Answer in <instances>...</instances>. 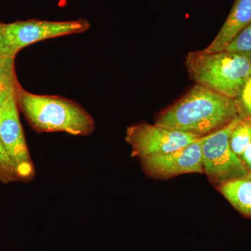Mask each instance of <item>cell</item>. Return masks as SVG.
<instances>
[{
    "instance_id": "6da1fadb",
    "label": "cell",
    "mask_w": 251,
    "mask_h": 251,
    "mask_svg": "<svg viewBox=\"0 0 251 251\" xmlns=\"http://www.w3.org/2000/svg\"><path fill=\"white\" fill-rule=\"evenodd\" d=\"M239 117L236 99L196 84L177 101L161 112L155 124L204 137L224 128Z\"/></svg>"
},
{
    "instance_id": "7a4b0ae2",
    "label": "cell",
    "mask_w": 251,
    "mask_h": 251,
    "mask_svg": "<svg viewBox=\"0 0 251 251\" xmlns=\"http://www.w3.org/2000/svg\"><path fill=\"white\" fill-rule=\"evenodd\" d=\"M16 100L19 110L37 133L64 132L76 136H88L95 130L92 115L70 99L31 93L21 87Z\"/></svg>"
},
{
    "instance_id": "3957f363",
    "label": "cell",
    "mask_w": 251,
    "mask_h": 251,
    "mask_svg": "<svg viewBox=\"0 0 251 251\" xmlns=\"http://www.w3.org/2000/svg\"><path fill=\"white\" fill-rule=\"evenodd\" d=\"M185 66L196 84L234 99L251 78V59L226 50L211 53L193 51L186 56Z\"/></svg>"
},
{
    "instance_id": "277c9868",
    "label": "cell",
    "mask_w": 251,
    "mask_h": 251,
    "mask_svg": "<svg viewBox=\"0 0 251 251\" xmlns=\"http://www.w3.org/2000/svg\"><path fill=\"white\" fill-rule=\"evenodd\" d=\"M242 117H239L224 128L207 135L202 145L204 173L216 186L229 180L246 176L248 171L239 156L232 151L229 135Z\"/></svg>"
},
{
    "instance_id": "5b68a950",
    "label": "cell",
    "mask_w": 251,
    "mask_h": 251,
    "mask_svg": "<svg viewBox=\"0 0 251 251\" xmlns=\"http://www.w3.org/2000/svg\"><path fill=\"white\" fill-rule=\"evenodd\" d=\"M90 23L85 19L72 21H47L40 20L0 23V29L8 44L18 54L20 50L39 41L88 30Z\"/></svg>"
},
{
    "instance_id": "8992f818",
    "label": "cell",
    "mask_w": 251,
    "mask_h": 251,
    "mask_svg": "<svg viewBox=\"0 0 251 251\" xmlns=\"http://www.w3.org/2000/svg\"><path fill=\"white\" fill-rule=\"evenodd\" d=\"M201 138L156 124L141 123L127 127L125 140L131 147L132 156L140 160L176 151Z\"/></svg>"
},
{
    "instance_id": "52a82bcc",
    "label": "cell",
    "mask_w": 251,
    "mask_h": 251,
    "mask_svg": "<svg viewBox=\"0 0 251 251\" xmlns=\"http://www.w3.org/2000/svg\"><path fill=\"white\" fill-rule=\"evenodd\" d=\"M16 94L0 105V139L12 160L20 181L29 182L36 172L19 117Z\"/></svg>"
},
{
    "instance_id": "ba28073f",
    "label": "cell",
    "mask_w": 251,
    "mask_h": 251,
    "mask_svg": "<svg viewBox=\"0 0 251 251\" xmlns=\"http://www.w3.org/2000/svg\"><path fill=\"white\" fill-rule=\"evenodd\" d=\"M206 136L176 151L142 158L144 173L155 179H169L187 173L202 174V145Z\"/></svg>"
},
{
    "instance_id": "9c48e42d",
    "label": "cell",
    "mask_w": 251,
    "mask_h": 251,
    "mask_svg": "<svg viewBox=\"0 0 251 251\" xmlns=\"http://www.w3.org/2000/svg\"><path fill=\"white\" fill-rule=\"evenodd\" d=\"M251 23V0H235L226 22L210 45L203 52H220Z\"/></svg>"
},
{
    "instance_id": "30bf717a",
    "label": "cell",
    "mask_w": 251,
    "mask_h": 251,
    "mask_svg": "<svg viewBox=\"0 0 251 251\" xmlns=\"http://www.w3.org/2000/svg\"><path fill=\"white\" fill-rule=\"evenodd\" d=\"M234 209L251 219V174L229 180L216 186Z\"/></svg>"
},
{
    "instance_id": "8fae6325",
    "label": "cell",
    "mask_w": 251,
    "mask_h": 251,
    "mask_svg": "<svg viewBox=\"0 0 251 251\" xmlns=\"http://www.w3.org/2000/svg\"><path fill=\"white\" fill-rule=\"evenodd\" d=\"M16 57H0V105L22 87L16 75Z\"/></svg>"
},
{
    "instance_id": "7c38bea8",
    "label": "cell",
    "mask_w": 251,
    "mask_h": 251,
    "mask_svg": "<svg viewBox=\"0 0 251 251\" xmlns=\"http://www.w3.org/2000/svg\"><path fill=\"white\" fill-rule=\"evenodd\" d=\"M229 145L237 156L251 143V117H242L234 127L229 138Z\"/></svg>"
},
{
    "instance_id": "4fadbf2b",
    "label": "cell",
    "mask_w": 251,
    "mask_h": 251,
    "mask_svg": "<svg viewBox=\"0 0 251 251\" xmlns=\"http://www.w3.org/2000/svg\"><path fill=\"white\" fill-rule=\"evenodd\" d=\"M14 181H20L16 167L0 139V183L9 184Z\"/></svg>"
},
{
    "instance_id": "5bb4252c",
    "label": "cell",
    "mask_w": 251,
    "mask_h": 251,
    "mask_svg": "<svg viewBox=\"0 0 251 251\" xmlns=\"http://www.w3.org/2000/svg\"><path fill=\"white\" fill-rule=\"evenodd\" d=\"M225 50L242 54L251 59V23L243 29Z\"/></svg>"
},
{
    "instance_id": "9a60e30c",
    "label": "cell",
    "mask_w": 251,
    "mask_h": 251,
    "mask_svg": "<svg viewBox=\"0 0 251 251\" xmlns=\"http://www.w3.org/2000/svg\"><path fill=\"white\" fill-rule=\"evenodd\" d=\"M237 100L241 117H251V78L248 80Z\"/></svg>"
},
{
    "instance_id": "2e32d148",
    "label": "cell",
    "mask_w": 251,
    "mask_h": 251,
    "mask_svg": "<svg viewBox=\"0 0 251 251\" xmlns=\"http://www.w3.org/2000/svg\"><path fill=\"white\" fill-rule=\"evenodd\" d=\"M14 51L8 44L6 38L3 35L0 29V57H9V56H16Z\"/></svg>"
},
{
    "instance_id": "e0dca14e",
    "label": "cell",
    "mask_w": 251,
    "mask_h": 251,
    "mask_svg": "<svg viewBox=\"0 0 251 251\" xmlns=\"http://www.w3.org/2000/svg\"><path fill=\"white\" fill-rule=\"evenodd\" d=\"M239 158L246 168L251 173V143L244 149L242 154L239 156Z\"/></svg>"
}]
</instances>
